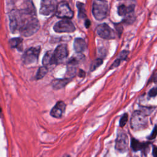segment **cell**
<instances>
[{
  "mask_svg": "<svg viewBox=\"0 0 157 157\" xmlns=\"http://www.w3.org/2000/svg\"><path fill=\"white\" fill-rule=\"evenodd\" d=\"M47 72H48V69H47V67H45L44 66L40 67L36 73V75L35 77L36 79L39 80V79L42 78L46 75Z\"/></svg>",
  "mask_w": 157,
  "mask_h": 157,
  "instance_id": "21",
  "label": "cell"
},
{
  "mask_svg": "<svg viewBox=\"0 0 157 157\" xmlns=\"http://www.w3.org/2000/svg\"><path fill=\"white\" fill-rule=\"evenodd\" d=\"M66 109V104L65 103L62 101H58L55 105V106L50 111V115L54 118H61L63 113H64Z\"/></svg>",
  "mask_w": 157,
  "mask_h": 157,
  "instance_id": "12",
  "label": "cell"
},
{
  "mask_svg": "<svg viewBox=\"0 0 157 157\" xmlns=\"http://www.w3.org/2000/svg\"><path fill=\"white\" fill-rule=\"evenodd\" d=\"M134 157H137V156H134Z\"/></svg>",
  "mask_w": 157,
  "mask_h": 157,
  "instance_id": "34",
  "label": "cell"
},
{
  "mask_svg": "<svg viewBox=\"0 0 157 157\" xmlns=\"http://www.w3.org/2000/svg\"><path fill=\"white\" fill-rule=\"evenodd\" d=\"M23 39L21 37H15L9 40V44L12 48H16L19 50H21L20 48H21Z\"/></svg>",
  "mask_w": 157,
  "mask_h": 157,
  "instance_id": "19",
  "label": "cell"
},
{
  "mask_svg": "<svg viewBox=\"0 0 157 157\" xmlns=\"http://www.w3.org/2000/svg\"><path fill=\"white\" fill-rule=\"evenodd\" d=\"M90 20H87L86 21H85V26L86 27V28H88L89 26H90Z\"/></svg>",
  "mask_w": 157,
  "mask_h": 157,
  "instance_id": "30",
  "label": "cell"
},
{
  "mask_svg": "<svg viewBox=\"0 0 157 157\" xmlns=\"http://www.w3.org/2000/svg\"><path fill=\"white\" fill-rule=\"evenodd\" d=\"M40 52V47H31L22 56L23 63L25 65H30L36 63L38 60L39 53Z\"/></svg>",
  "mask_w": 157,
  "mask_h": 157,
  "instance_id": "4",
  "label": "cell"
},
{
  "mask_svg": "<svg viewBox=\"0 0 157 157\" xmlns=\"http://www.w3.org/2000/svg\"><path fill=\"white\" fill-rule=\"evenodd\" d=\"M120 62H121V60H120V59H119L118 58L117 59L114 61V63L112 64L111 68H114V67H116L118 66L119 64H120Z\"/></svg>",
  "mask_w": 157,
  "mask_h": 157,
  "instance_id": "28",
  "label": "cell"
},
{
  "mask_svg": "<svg viewBox=\"0 0 157 157\" xmlns=\"http://www.w3.org/2000/svg\"><path fill=\"white\" fill-rule=\"evenodd\" d=\"M85 59V56L82 54L81 53H77L76 55H73L68 61L67 64L68 66H72L74 67V66L78 64V63H81L82 61H83Z\"/></svg>",
  "mask_w": 157,
  "mask_h": 157,
  "instance_id": "15",
  "label": "cell"
},
{
  "mask_svg": "<svg viewBox=\"0 0 157 157\" xmlns=\"http://www.w3.org/2000/svg\"><path fill=\"white\" fill-rule=\"evenodd\" d=\"M128 53H129L128 51H126V50H123V51H122V52L120 53V55H119V58H118V59H120L121 61V60H124V59H126L127 58V57H128Z\"/></svg>",
  "mask_w": 157,
  "mask_h": 157,
  "instance_id": "25",
  "label": "cell"
},
{
  "mask_svg": "<svg viewBox=\"0 0 157 157\" xmlns=\"http://www.w3.org/2000/svg\"><path fill=\"white\" fill-rule=\"evenodd\" d=\"M157 136V125H155L151 133L148 136V139L149 140H152V139H154Z\"/></svg>",
  "mask_w": 157,
  "mask_h": 157,
  "instance_id": "24",
  "label": "cell"
},
{
  "mask_svg": "<svg viewBox=\"0 0 157 157\" xmlns=\"http://www.w3.org/2000/svg\"><path fill=\"white\" fill-rule=\"evenodd\" d=\"M148 96L150 98H154L157 95V88L155 87L151 88L148 92Z\"/></svg>",
  "mask_w": 157,
  "mask_h": 157,
  "instance_id": "26",
  "label": "cell"
},
{
  "mask_svg": "<svg viewBox=\"0 0 157 157\" xmlns=\"http://www.w3.org/2000/svg\"><path fill=\"white\" fill-rule=\"evenodd\" d=\"M53 29L56 33H73L75 28L71 21L64 19L55 23Z\"/></svg>",
  "mask_w": 157,
  "mask_h": 157,
  "instance_id": "7",
  "label": "cell"
},
{
  "mask_svg": "<svg viewBox=\"0 0 157 157\" xmlns=\"http://www.w3.org/2000/svg\"><path fill=\"white\" fill-rule=\"evenodd\" d=\"M128 113H124L120 120V126L121 128L124 127L128 121Z\"/></svg>",
  "mask_w": 157,
  "mask_h": 157,
  "instance_id": "23",
  "label": "cell"
},
{
  "mask_svg": "<svg viewBox=\"0 0 157 157\" xmlns=\"http://www.w3.org/2000/svg\"><path fill=\"white\" fill-rule=\"evenodd\" d=\"M68 53L69 52L67 47L66 44H61L58 45L53 52L55 64H59L64 61V60L68 56Z\"/></svg>",
  "mask_w": 157,
  "mask_h": 157,
  "instance_id": "9",
  "label": "cell"
},
{
  "mask_svg": "<svg viewBox=\"0 0 157 157\" xmlns=\"http://www.w3.org/2000/svg\"><path fill=\"white\" fill-rule=\"evenodd\" d=\"M128 138L127 135L123 132H120L118 134L115 140V148L120 153H124L128 150Z\"/></svg>",
  "mask_w": 157,
  "mask_h": 157,
  "instance_id": "11",
  "label": "cell"
},
{
  "mask_svg": "<svg viewBox=\"0 0 157 157\" xmlns=\"http://www.w3.org/2000/svg\"><path fill=\"white\" fill-rule=\"evenodd\" d=\"M150 144L149 142H140L134 138H132L131 140V147L134 151L139 150L145 151V149L148 148Z\"/></svg>",
  "mask_w": 157,
  "mask_h": 157,
  "instance_id": "13",
  "label": "cell"
},
{
  "mask_svg": "<svg viewBox=\"0 0 157 157\" xmlns=\"http://www.w3.org/2000/svg\"><path fill=\"white\" fill-rule=\"evenodd\" d=\"M9 26L12 33L19 32L28 22L36 18L35 7L30 1L25 2L21 9L12 10L9 14Z\"/></svg>",
  "mask_w": 157,
  "mask_h": 157,
  "instance_id": "1",
  "label": "cell"
},
{
  "mask_svg": "<svg viewBox=\"0 0 157 157\" xmlns=\"http://www.w3.org/2000/svg\"><path fill=\"white\" fill-rule=\"evenodd\" d=\"M62 157H70V156H69V155H64V156H62Z\"/></svg>",
  "mask_w": 157,
  "mask_h": 157,
  "instance_id": "32",
  "label": "cell"
},
{
  "mask_svg": "<svg viewBox=\"0 0 157 157\" xmlns=\"http://www.w3.org/2000/svg\"><path fill=\"white\" fill-rule=\"evenodd\" d=\"M42 64L45 67H47L52 64H55L54 60H53V52L52 51H48L44 55L42 59Z\"/></svg>",
  "mask_w": 157,
  "mask_h": 157,
  "instance_id": "18",
  "label": "cell"
},
{
  "mask_svg": "<svg viewBox=\"0 0 157 157\" xmlns=\"http://www.w3.org/2000/svg\"><path fill=\"white\" fill-rule=\"evenodd\" d=\"M92 12L96 20H102L105 19L109 13L108 2L105 0H94Z\"/></svg>",
  "mask_w": 157,
  "mask_h": 157,
  "instance_id": "3",
  "label": "cell"
},
{
  "mask_svg": "<svg viewBox=\"0 0 157 157\" xmlns=\"http://www.w3.org/2000/svg\"><path fill=\"white\" fill-rule=\"evenodd\" d=\"M77 7L78 8V17L79 18H83L86 17V12L85 9V4L80 2H77Z\"/></svg>",
  "mask_w": 157,
  "mask_h": 157,
  "instance_id": "20",
  "label": "cell"
},
{
  "mask_svg": "<svg viewBox=\"0 0 157 157\" xmlns=\"http://www.w3.org/2000/svg\"><path fill=\"white\" fill-rule=\"evenodd\" d=\"M134 9V5H130L129 6H126L124 4H121L118 7V13L120 16L126 15L130 13H132Z\"/></svg>",
  "mask_w": 157,
  "mask_h": 157,
  "instance_id": "17",
  "label": "cell"
},
{
  "mask_svg": "<svg viewBox=\"0 0 157 157\" xmlns=\"http://www.w3.org/2000/svg\"><path fill=\"white\" fill-rule=\"evenodd\" d=\"M56 15L58 18H63V20H69L73 17L74 12L70 8L68 3L65 1H63L57 5Z\"/></svg>",
  "mask_w": 157,
  "mask_h": 157,
  "instance_id": "5",
  "label": "cell"
},
{
  "mask_svg": "<svg viewBox=\"0 0 157 157\" xmlns=\"http://www.w3.org/2000/svg\"><path fill=\"white\" fill-rule=\"evenodd\" d=\"M96 33L100 37L105 39H113L115 36V32L113 29L105 23H102L98 26Z\"/></svg>",
  "mask_w": 157,
  "mask_h": 157,
  "instance_id": "10",
  "label": "cell"
},
{
  "mask_svg": "<svg viewBox=\"0 0 157 157\" xmlns=\"http://www.w3.org/2000/svg\"><path fill=\"white\" fill-rule=\"evenodd\" d=\"M152 154L153 157H157V147L155 145H153Z\"/></svg>",
  "mask_w": 157,
  "mask_h": 157,
  "instance_id": "29",
  "label": "cell"
},
{
  "mask_svg": "<svg viewBox=\"0 0 157 157\" xmlns=\"http://www.w3.org/2000/svg\"><path fill=\"white\" fill-rule=\"evenodd\" d=\"M103 63V61L101 58H98L95 60H94L90 66V71H94L95 69H96L99 66H101Z\"/></svg>",
  "mask_w": 157,
  "mask_h": 157,
  "instance_id": "22",
  "label": "cell"
},
{
  "mask_svg": "<svg viewBox=\"0 0 157 157\" xmlns=\"http://www.w3.org/2000/svg\"><path fill=\"white\" fill-rule=\"evenodd\" d=\"M71 80L70 78L56 79L52 82V86L55 90H59L64 87Z\"/></svg>",
  "mask_w": 157,
  "mask_h": 157,
  "instance_id": "16",
  "label": "cell"
},
{
  "mask_svg": "<svg viewBox=\"0 0 157 157\" xmlns=\"http://www.w3.org/2000/svg\"><path fill=\"white\" fill-rule=\"evenodd\" d=\"M40 28V23L37 18H34L25 25L19 31L20 34L25 37L34 35Z\"/></svg>",
  "mask_w": 157,
  "mask_h": 157,
  "instance_id": "6",
  "label": "cell"
},
{
  "mask_svg": "<svg viewBox=\"0 0 157 157\" xmlns=\"http://www.w3.org/2000/svg\"><path fill=\"white\" fill-rule=\"evenodd\" d=\"M86 48L85 41L82 38H76L74 42V48L77 53H82Z\"/></svg>",
  "mask_w": 157,
  "mask_h": 157,
  "instance_id": "14",
  "label": "cell"
},
{
  "mask_svg": "<svg viewBox=\"0 0 157 157\" xmlns=\"http://www.w3.org/2000/svg\"><path fill=\"white\" fill-rule=\"evenodd\" d=\"M85 72L83 71H82V70H80V72H79V74H78V75H79V76L80 77H84V75H85Z\"/></svg>",
  "mask_w": 157,
  "mask_h": 157,
  "instance_id": "31",
  "label": "cell"
},
{
  "mask_svg": "<svg viewBox=\"0 0 157 157\" xmlns=\"http://www.w3.org/2000/svg\"><path fill=\"white\" fill-rule=\"evenodd\" d=\"M147 114L143 110H135L131 118V126L134 131L145 129L148 124Z\"/></svg>",
  "mask_w": 157,
  "mask_h": 157,
  "instance_id": "2",
  "label": "cell"
},
{
  "mask_svg": "<svg viewBox=\"0 0 157 157\" xmlns=\"http://www.w3.org/2000/svg\"><path fill=\"white\" fill-rule=\"evenodd\" d=\"M155 80L157 82V75H156V77H155Z\"/></svg>",
  "mask_w": 157,
  "mask_h": 157,
  "instance_id": "33",
  "label": "cell"
},
{
  "mask_svg": "<svg viewBox=\"0 0 157 157\" xmlns=\"http://www.w3.org/2000/svg\"><path fill=\"white\" fill-rule=\"evenodd\" d=\"M56 0H41L40 13L43 15H50L56 11L57 7Z\"/></svg>",
  "mask_w": 157,
  "mask_h": 157,
  "instance_id": "8",
  "label": "cell"
},
{
  "mask_svg": "<svg viewBox=\"0 0 157 157\" xmlns=\"http://www.w3.org/2000/svg\"><path fill=\"white\" fill-rule=\"evenodd\" d=\"M133 19H134V16L129 15L127 18H126L124 19V21L126 23H133V21H134Z\"/></svg>",
  "mask_w": 157,
  "mask_h": 157,
  "instance_id": "27",
  "label": "cell"
}]
</instances>
